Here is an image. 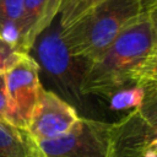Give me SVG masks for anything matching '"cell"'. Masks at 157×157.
I'll use <instances>...</instances> for the list:
<instances>
[{
	"label": "cell",
	"mask_w": 157,
	"mask_h": 157,
	"mask_svg": "<svg viewBox=\"0 0 157 157\" xmlns=\"http://www.w3.org/2000/svg\"><path fill=\"white\" fill-rule=\"evenodd\" d=\"M156 12H145L87 64L82 96L104 101L123 87L157 83Z\"/></svg>",
	"instance_id": "cell-1"
},
{
	"label": "cell",
	"mask_w": 157,
	"mask_h": 157,
	"mask_svg": "<svg viewBox=\"0 0 157 157\" xmlns=\"http://www.w3.org/2000/svg\"><path fill=\"white\" fill-rule=\"evenodd\" d=\"M144 13L137 0H105L60 29L61 39L72 56L90 64Z\"/></svg>",
	"instance_id": "cell-2"
},
{
	"label": "cell",
	"mask_w": 157,
	"mask_h": 157,
	"mask_svg": "<svg viewBox=\"0 0 157 157\" xmlns=\"http://www.w3.org/2000/svg\"><path fill=\"white\" fill-rule=\"evenodd\" d=\"M39 70V80H45L49 91L72 105L76 110L83 108L85 96L81 85L87 64L72 56L61 39L59 21L52 23L36 40L29 53Z\"/></svg>",
	"instance_id": "cell-3"
},
{
	"label": "cell",
	"mask_w": 157,
	"mask_h": 157,
	"mask_svg": "<svg viewBox=\"0 0 157 157\" xmlns=\"http://www.w3.org/2000/svg\"><path fill=\"white\" fill-rule=\"evenodd\" d=\"M112 123L80 117L64 135L38 141L43 157H110Z\"/></svg>",
	"instance_id": "cell-4"
},
{
	"label": "cell",
	"mask_w": 157,
	"mask_h": 157,
	"mask_svg": "<svg viewBox=\"0 0 157 157\" xmlns=\"http://www.w3.org/2000/svg\"><path fill=\"white\" fill-rule=\"evenodd\" d=\"M5 82L7 101L5 120L16 128L27 130L43 90L36 60L29 54H25L5 72Z\"/></svg>",
	"instance_id": "cell-5"
},
{
	"label": "cell",
	"mask_w": 157,
	"mask_h": 157,
	"mask_svg": "<svg viewBox=\"0 0 157 157\" xmlns=\"http://www.w3.org/2000/svg\"><path fill=\"white\" fill-rule=\"evenodd\" d=\"M110 157H157V124L137 108L112 123Z\"/></svg>",
	"instance_id": "cell-6"
},
{
	"label": "cell",
	"mask_w": 157,
	"mask_h": 157,
	"mask_svg": "<svg viewBox=\"0 0 157 157\" xmlns=\"http://www.w3.org/2000/svg\"><path fill=\"white\" fill-rule=\"evenodd\" d=\"M78 118V112L72 105L43 87L27 132L36 142L52 140L66 134Z\"/></svg>",
	"instance_id": "cell-7"
},
{
	"label": "cell",
	"mask_w": 157,
	"mask_h": 157,
	"mask_svg": "<svg viewBox=\"0 0 157 157\" xmlns=\"http://www.w3.org/2000/svg\"><path fill=\"white\" fill-rule=\"evenodd\" d=\"M63 0H23L21 52L29 54L38 37L55 21Z\"/></svg>",
	"instance_id": "cell-8"
},
{
	"label": "cell",
	"mask_w": 157,
	"mask_h": 157,
	"mask_svg": "<svg viewBox=\"0 0 157 157\" xmlns=\"http://www.w3.org/2000/svg\"><path fill=\"white\" fill-rule=\"evenodd\" d=\"M0 157H43L27 130L0 119Z\"/></svg>",
	"instance_id": "cell-9"
},
{
	"label": "cell",
	"mask_w": 157,
	"mask_h": 157,
	"mask_svg": "<svg viewBox=\"0 0 157 157\" xmlns=\"http://www.w3.org/2000/svg\"><path fill=\"white\" fill-rule=\"evenodd\" d=\"M157 85L151 83L146 86H128L123 87L115 92H113L109 97H107L104 101L108 103V109L110 112H130L136 108H140L142 104V101L145 98V92L147 87Z\"/></svg>",
	"instance_id": "cell-10"
},
{
	"label": "cell",
	"mask_w": 157,
	"mask_h": 157,
	"mask_svg": "<svg viewBox=\"0 0 157 157\" xmlns=\"http://www.w3.org/2000/svg\"><path fill=\"white\" fill-rule=\"evenodd\" d=\"M105 0H63L59 12L60 29H65Z\"/></svg>",
	"instance_id": "cell-11"
},
{
	"label": "cell",
	"mask_w": 157,
	"mask_h": 157,
	"mask_svg": "<svg viewBox=\"0 0 157 157\" xmlns=\"http://www.w3.org/2000/svg\"><path fill=\"white\" fill-rule=\"evenodd\" d=\"M1 21L20 26L23 34V0H0V22Z\"/></svg>",
	"instance_id": "cell-12"
},
{
	"label": "cell",
	"mask_w": 157,
	"mask_h": 157,
	"mask_svg": "<svg viewBox=\"0 0 157 157\" xmlns=\"http://www.w3.org/2000/svg\"><path fill=\"white\" fill-rule=\"evenodd\" d=\"M23 55L25 53L0 39V75L9 71Z\"/></svg>",
	"instance_id": "cell-13"
},
{
	"label": "cell",
	"mask_w": 157,
	"mask_h": 157,
	"mask_svg": "<svg viewBox=\"0 0 157 157\" xmlns=\"http://www.w3.org/2000/svg\"><path fill=\"white\" fill-rule=\"evenodd\" d=\"M6 82H5V74L0 75V119L5 120V113H6Z\"/></svg>",
	"instance_id": "cell-14"
},
{
	"label": "cell",
	"mask_w": 157,
	"mask_h": 157,
	"mask_svg": "<svg viewBox=\"0 0 157 157\" xmlns=\"http://www.w3.org/2000/svg\"><path fill=\"white\" fill-rule=\"evenodd\" d=\"M144 12L157 11V0H137Z\"/></svg>",
	"instance_id": "cell-15"
}]
</instances>
